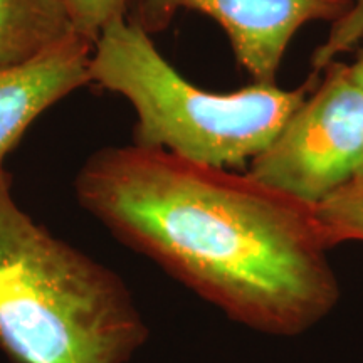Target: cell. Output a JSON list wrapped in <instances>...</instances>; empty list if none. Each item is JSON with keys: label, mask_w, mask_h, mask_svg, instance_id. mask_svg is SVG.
<instances>
[{"label": "cell", "mask_w": 363, "mask_h": 363, "mask_svg": "<svg viewBox=\"0 0 363 363\" xmlns=\"http://www.w3.org/2000/svg\"><path fill=\"white\" fill-rule=\"evenodd\" d=\"M74 194L123 246L254 331L299 337L342 296L316 207L247 172L135 143L103 147Z\"/></svg>", "instance_id": "1"}, {"label": "cell", "mask_w": 363, "mask_h": 363, "mask_svg": "<svg viewBox=\"0 0 363 363\" xmlns=\"http://www.w3.org/2000/svg\"><path fill=\"white\" fill-rule=\"evenodd\" d=\"M148 326L125 281L49 233L0 165V347L16 363H128Z\"/></svg>", "instance_id": "2"}, {"label": "cell", "mask_w": 363, "mask_h": 363, "mask_svg": "<svg viewBox=\"0 0 363 363\" xmlns=\"http://www.w3.org/2000/svg\"><path fill=\"white\" fill-rule=\"evenodd\" d=\"M91 83L131 104L135 145L242 169L276 138L316 81L296 89L261 83L230 93L202 89L162 56L138 21L123 19L94 43Z\"/></svg>", "instance_id": "3"}, {"label": "cell", "mask_w": 363, "mask_h": 363, "mask_svg": "<svg viewBox=\"0 0 363 363\" xmlns=\"http://www.w3.org/2000/svg\"><path fill=\"white\" fill-rule=\"evenodd\" d=\"M246 172L315 207L363 175V89L348 65L333 62L326 69Z\"/></svg>", "instance_id": "4"}, {"label": "cell", "mask_w": 363, "mask_h": 363, "mask_svg": "<svg viewBox=\"0 0 363 363\" xmlns=\"http://www.w3.org/2000/svg\"><path fill=\"white\" fill-rule=\"evenodd\" d=\"M353 0H138L136 21L155 33L179 11L199 12L222 27L254 83L276 84L294 34L306 22L342 19Z\"/></svg>", "instance_id": "5"}, {"label": "cell", "mask_w": 363, "mask_h": 363, "mask_svg": "<svg viewBox=\"0 0 363 363\" xmlns=\"http://www.w3.org/2000/svg\"><path fill=\"white\" fill-rule=\"evenodd\" d=\"M93 45L76 34L26 65L0 69V165L44 111L91 83Z\"/></svg>", "instance_id": "6"}, {"label": "cell", "mask_w": 363, "mask_h": 363, "mask_svg": "<svg viewBox=\"0 0 363 363\" xmlns=\"http://www.w3.org/2000/svg\"><path fill=\"white\" fill-rule=\"evenodd\" d=\"M76 34L62 0H0V69L26 65Z\"/></svg>", "instance_id": "7"}, {"label": "cell", "mask_w": 363, "mask_h": 363, "mask_svg": "<svg viewBox=\"0 0 363 363\" xmlns=\"http://www.w3.org/2000/svg\"><path fill=\"white\" fill-rule=\"evenodd\" d=\"M316 212L333 247L363 242V175L318 203Z\"/></svg>", "instance_id": "8"}, {"label": "cell", "mask_w": 363, "mask_h": 363, "mask_svg": "<svg viewBox=\"0 0 363 363\" xmlns=\"http://www.w3.org/2000/svg\"><path fill=\"white\" fill-rule=\"evenodd\" d=\"M74 24L76 33L89 43H96L99 35L113 22L126 19L130 0H62Z\"/></svg>", "instance_id": "9"}, {"label": "cell", "mask_w": 363, "mask_h": 363, "mask_svg": "<svg viewBox=\"0 0 363 363\" xmlns=\"http://www.w3.org/2000/svg\"><path fill=\"white\" fill-rule=\"evenodd\" d=\"M348 71H350L352 78L355 79L357 83L360 84V88L363 89V48L357 52L355 61L348 65Z\"/></svg>", "instance_id": "10"}]
</instances>
